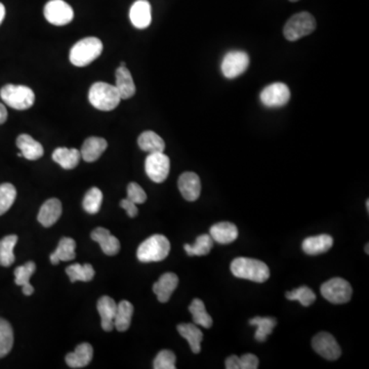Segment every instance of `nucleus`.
I'll use <instances>...</instances> for the list:
<instances>
[{"instance_id":"33","label":"nucleus","mask_w":369,"mask_h":369,"mask_svg":"<svg viewBox=\"0 0 369 369\" xmlns=\"http://www.w3.org/2000/svg\"><path fill=\"white\" fill-rule=\"evenodd\" d=\"M18 242V236L8 235L0 240V265L2 267H10L14 264L15 257L14 249Z\"/></svg>"},{"instance_id":"42","label":"nucleus","mask_w":369,"mask_h":369,"mask_svg":"<svg viewBox=\"0 0 369 369\" xmlns=\"http://www.w3.org/2000/svg\"><path fill=\"white\" fill-rule=\"evenodd\" d=\"M258 363V358L253 354H245L240 357V369H257Z\"/></svg>"},{"instance_id":"5","label":"nucleus","mask_w":369,"mask_h":369,"mask_svg":"<svg viewBox=\"0 0 369 369\" xmlns=\"http://www.w3.org/2000/svg\"><path fill=\"white\" fill-rule=\"evenodd\" d=\"M2 101L15 110H27L34 105L36 93L31 88L25 86L6 84L0 90Z\"/></svg>"},{"instance_id":"31","label":"nucleus","mask_w":369,"mask_h":369,"mask_svg":"<svg viewBox=\"0 0 369 369\" xmlns=\"http://www.w3.org/2000/svg\"><path fill=\"white\" fill-rule=\"evenodd\" d=\"M276 320L272 317L257 316L249 320V324L257 327L255 338L258 342H265L276 327Z\"/></svg>"},{"instance_id":"23","label":"nucleus","mask_w":369,"mask_h":369,"mask_svg":"<svg viewBox=\"0 0 369 369\" xmlns=\"http://www.w3.org/2000/svg\"><path fill=\"white\" fill-rule=\"evenodd\" d=\"M116 84L115 88L118 91L121 100H127L134 97L136 93V84L132 79V73L127 66H119L115 72Z\"/></svg>"},{"instance_id":"27","label":"nucleus","mask_w":369,"mask_h":369,"mask_svg":"<svg viewBox=\"0 0 369 369\" xmlns=\"http://www.w3.org/2000/svg\"><path fill=\"white\" fill-rule=\"evenodd\" d=\"M36 271V265L34 262H26L23 266H19L15 270V282L17 285L23 288V294L31 295L34 292L33 286L30 284V278Z\"/></svg>"},{"instance_id":"13","label":"nucleus","mask_w":369,"mask_h":369,"mask_svg":"<svg viewBox=\"0 0 369 369\" xmlns=\"http://www.w3.org/2000/svg\"><path fill=\"white\" fill-rule=\"evenodd\" d=\"M180 192L187 201H196L201 196V182L195 173L187 171L182 173L178 182Z\"/></svg>"},{"instance_id":"34","label":"nucleus","mask_w":369,"mask_h":369,"mask_svg":"<svg viewBox=\"0 0 369 369\" xmlns=\"http://www.w3.org/2000/svg\"><path fill=\"white\" fill-rule=\"evenodd\" d=\"M212 246H214V240L210 237V234H203V235L198 236L194 244H184V251L187 255L190 257L194 256H206L210 253Z\"/></svg>"},{"instance_id":"37","label":"nucleus","mask_w":369,"mask_h":369,"mask_svg":"<svg viewBox=\"0 0 369 369\" xmlns=\"http://www.w3.org/2000/svg\"><path fill=\"white\" fill-rule=\"evenodd\" d=\"M103 201V193L97 187L90 189L84 196V210L88 214H95L99 212Z\"/></svg>"},{"instance_id":"44","label":"nucleus","mask_w":369,"mask_h":369,"mask_svg":"<svg viewBox=\"0 0 369 369\" xmlns=\"http://www.w3.org/2000/svg\"><path fill=\"white\" fill-rule=\"evenodd\" d=\"M227 369H240V357L236 355L230 356L225 362Z\"/></svg>"},{"instance_id":"46","label":"nucleus","mask_w":369,"mask_h":369,"mask_svg":"<svg viewBox=\"0 0 369 369\" xmlns=\"http://www.w3.org/2000/svg\"><path fill=\"white\" fill-rule=\"evenodd\" d=\"M4 17H6V8H4L3 4L0 2V25H1L2 22H3Z\"/></svg>"},{"instance_id":"35","label":"nucleus","mask_w":369,"mask_h":369,"mask_svg":"<svg viewBox=\"0 0 369 369\" xmlns=\"http://www.w3.org/2000/svg\"><path fill=\"white\" fill-rule=\"evenodd\" d=\"M67 275L70 278L71 282L92 281L95 277V270H93L92 265L90 264H74L71 266L67 267Z\"/></svg>"},{"instance_id":"7","label":"nucleus","mask_w":369,"mask_h":369,"mask_svg":"<svg viewBox=\"0 0 369 369\" xmlns=\"http://www.w3.org/2000/svg\"><path fill=\"white\" fill-rule=\"evenodd\" d=\"M321 295L327 301L336 305L350 301L353 290L351 284L343 278H332L321 285Z\"/></svg>"},{"instance_id":"43","label":"nucleus","mask_w":369,"mask_h":369,"mask_svg":"<svg viewBox=\"0 0 369 369\" xmlns=\"http://www.w3.org/2000/svg\"><path fill=\"white\" fill-rule=\"evenodd\" d=\"M120 206L127 212L129 218H134V217L138 214V207H136V204L132 203L129 198L123 199V201H120Z\"/></svg>"},{"instance_id":"11","label":"nucleus","mask_w":369,"mask_h":369,"mask_svg":"<svg viewBox=\"0 0 369 369\" xmlns=\"http://www.w3.org/2000/svg\"><path fill=\"white\" fill-rule=\"evenodd\" d=\"M260 102L267 107L277 108L286 105L290 100V91L285 84L275 82L266 86L260 95Z\"/></svg>"},{"instance_id":"47","label":"nucleus","mask_w":369,"mask_h":369,"mask_svg":"<svg viewBox=\"0 0 369 369\" xmlns=\"http://www.w3.org/2000/svg\"><path fill=\"white\" fill-rule=\"evenodd\" d=\"M366 208H368V212H369V201H366Z\"/></svg>"},{"instance_id":"17","label":"nucleus","mask_w":369,"mask_h":369,"mask_svg":"<svg viewBox=\"0 0 369 369\" xmlns=\"http://www.w3.org/2000/svg\"><path fill=\"white\" fill-rule=\"evenodd\" d=\"M62 214V203L58 199L52 198L45 201L40 207L37 220L43 227H52L55 225Z\"/></svg>"},{"instance_id":"24","label":"nucleus","mask_w":369,"mask_h":369,"mask_svg":"<svg viewBox=\"0 0 369 369\" xmlns=\"http://www.w3.org/2000/svg\"><path fill=\"white\" fill-rule=\"evenodd\" d=\"M93 349L88 343L76 347L75 351L66 356V363L71 368H82L88 366L92 361Z\"/></svg>"},{"instance_id":"22","label":"nucleus","mask_w":369,"mask_h":369,"mask_svg":"<svg viewBox=\"0 0 369 369\" xmlns=\"http://www.w3.org/2000/svg\"><path fill=\"white\" fill-rule=\"evenodd\" d=\"M17 147L23 157L28 160H38L45 154L42 145L27 134H19L17 139Z\"/></svg>"},{"instance_id":"38","label":"nucleus","mask_w":369,"mask_h":369,"mask_svg":"<svg viewBox=\"0 0 369 369\" xmlns=\"http://www.w3.org/2000/svg\"><path fill=\"white\" fill-rule=\"evenodd\" d=\"M17 190L14 184L4 183L0 184V216L6 214L15 201H16Z\"/></svg>"},{"instance_id":"14","label":"nucleus","mask_w":369,"mask_h":369,"mask_svg":"<svg viewBox=\"0 0 369 369\" xmlns=\"http://www.w3.org/2000/svg\"><path fill=\"white\" fill-rule=\"evenodd\" d=\"M129 19L136 29H146L152 22L151 4L148 0H136L129 10Z\"/></svg>"},{"instance_id":"15","label":"nucleus","mask_w":369,"mask_h":369,"mask_svg":"<svg viewBox=\"0 0 369 369\" xmlns=\"http://www.w3.org/2000/svg\"><path fill=\"white\" fill-rule=\"evenodd\" d=\"M91 237L95 242L99 243L102 251L107 256H115L120 251V242L115 236L110 233L109 230L105 228H97L93 230Z\"/></svg>"},{"instance_id":"40","label":"nucleus","mask_w":369,"mask_h":369,"mask_svg":"<svg viewBox=\"0 0 369 369\" xmlns=\"http://www.w3.org/2000/svg\"><path fill=\"white\" fill-rule=\"evenodd\" d=\"M175 355L173 352L162 350L156 356L153 362V368L155 369H175Z\"/></svg>"},{"instance_id":"32","label":"nucleus","mask_w":369,"mask_h":369,"mask_svg":"<svg viewBox=\"0 0 369 369\" xmlns=\"http://www.w3.org/2000/svg\"><path fill=\"white\" fill-rule=\"evenodd\" d=\"M189 311L192 314L195 324L207 329L212 327V317L206 312L205 306L201 299H193L190 307H189Z\"/></svg>"},{"instance_id":"9","label":"nucleus","mask_w":369,"mask_h":369,"mask_svg":"<svg viewBox=\"0 0 369 369\" xmlns=\"http://www.w3.org/2000/svg\"><path fill=\"white\" fill-rule=\"evenodd\" d=\"M249 66V56L245 52L232 51L223 56L221 72L228 79L237 78L245 72Z\"/></svg>"},{"instance_id":"4","label":"nucleus","mask_w":369,"mask_h":369,"mask_svg":"<svg viewBox=\"0 0 369 369\" xmlns=\"http://www.w3.org/2000/svg\"><path fill=\"white\" fill-rule=\"evenodd\" d=\"M171 251V243L166 236L156 234L141 243L136 257L142 262H160L167 258Z\"/></svg>"},{"instance_id":"29","label":"nucleus","mask_w":369,"mask_h":369,"mask_svg":"<svg viewBox=\"0 0 369 369\" xmlns=\"http://www.w3.org/2000/svg\"><path fill=\"white\" fill-rule=\"evenodd\" d=\"M138 144L143 151L148 152L149 154L164 152L166 149L164 139L152 130L142 132L139 136Z\"/></svg>"},{"instance_id":"28","label":"nucleus","mask_w":369,"mask_h":369,"mask_svg":"<svg viewBox=\"0 0 369 369\" xmlns=\"http://www.w3.org/2000/svg\"><path fill=\"white\" fill-rule=\"evenodd\" d=\"M76 242L72 238L64 237L58 242V247L52 253L49 260L53 265H58L60 262H69L76 257Z\"/></svg>"},{"instance_id":"12","label":"nucleus","mask_w":369,"mask_h":369,"mask_svg":"<svg viewBox=\"0 0 369 369\" xmlns=\"http://www.w3.org/2000/svg\"><path fill=\"white\" fill-rule=\"evenodd\" d=\"M312 346L317 354L331 361L338 360L342 355V350L338 342L329 332H320L316 334L312 340Z\"/></svg>"},{"instance_id":"6","label":"nucleus","mask_w":369,"mask_h":369,"mask_svg":"<svg viewBox=\"0 0 369 369\" xmlns=\"http://www.w3.org/2000/svg\"><path fill=\"white\" fill-rule=\"evenodd\" d=\"M316 29V19L310 13L303 12L295 15L284 26L283 34L288 40L297 41L310 36Z\"/></svg>"},{"instance_id":"41","label":"nucleus","mask_w":369,"mask_h":369,"mask_svg":"<svg viewBox=\"0 0 369 369\" xmlns=\"http://www.w3.org/2000/svg\"><path fill=\"white\" fill-rule=\"evenodd\" d=\"M127 198L136 204H143L146 203L147 194L140 184L132 182L127 186Z\"/></svg>"},{"instance_id":"25","label":"nucleus","mask_w":369,"mask_h":369,"mask_svg":"<svg viewBox=\"0 0 369 369\" xmlns=\"http://www.w3.org/2000/svg\"><path fill=\"white\" fill-rule=\"evenodd\" d=\"M179 333L188 340L191 351L194 354L201 353V342L203 340V333L196 324L193 323H182L178 325Z\"/></svg>"},{"instance_id":"3","label":"nucleus","mask_w":369,"mask_h":369,"mask_svg":"<svg viewBox=\"0 0 369 369\" xmlns=\"http://www.w3.org/2000/svg\"><path fill=\"white\" fill-rule=\"evenodd\" d=\"M88 101L95 109L108 112L118 107L121 97L115 86L99 81L91 86Z\"/></svg>"},{"instance_id":"30","label":"nucleus","mask_w":369,"mask_h":369,"mask_svg":"<svg viewBox=\"0 0 369 369\" xmlns=\"http://www.w3.org/2000/svg\"><path fill=\"white\" fill-rule=\"evenodd\" d=\"M134 306L129 301H121L117 305L116 315L114 318V329L118 331H125L129 329L132 323Z\"/></svg>"},{"instance_id":"20","label":"nucleus","mask_w":369,"mask_h":369,"mask_svg":"<svg viewBox=\"0 0 369 369\" xmlns=\"http://www.w3.org/2000/svg\"><path fill=\"white\" fill-rule=\"evenodd\" d=\"M97 311L101 316L102 329L112 331L114 329V318L117 311V304L110 297H102L97 301Z\"/></svg>"},{"instance_id":"26","label":"nucleus","mask_w":369,"mask_h":369,"mask_svg":"<svg viewBox=\"0 0 369 369\" xmlns=\"http://www.w3.org/2000/svg\"><path fill=\"white\" fill-rule=\"evenodd\" d=\"M81 154L79 150L69 148H56L53 153V160L64 169H73L79 164Z\"/></svg>"},{"instance_id":"18","label":"nucleus","mask_w":369,"mask_h":369,"mask_svg":"<svg viewBox=\"0 0 369 369\" xmlns=\"http://www.w3.org/2000/svg\"><path fill=\"white\" fill-rule=\"evenodd\" d=\"M108 143L105 139L99 136H91L84 141L80 154L84 162H95L101 157L102 154L107 149Z\"/></svg>"},{"instance_id":"10","label":"nucleus","mask_w":369,"mask_h":369,"mask_svg":"<svg viewBox=\"0 0 369 369\" xmlns=\"http://www.w3.org/2000/svg\"><path fill=\"white\" fill-rule=\"evenodd\" d=\"M45 19L55 26L68 25L74 18L73 8L64 0H51L43 10Z\"/></svg>"},{"instance_id":"2","label":"nucleus","mask_w":369,"mask_h":369,"mask_svg":"<svg viewBox=\"0 0 369 369\" xmlns=\"http://www.w3.org/2000/svg\"><path fill=\"white\" fill-rule=\"evenodd\" d=\"M103 52V42L97 37H86L77 41L70 51L71 64L76 67L88 66Z\"/></svg>"},{"instance_id":"16","label":"nucleus","mask_w":369,"mask_h":369,"mask_svg":"<svg viewBox=\"0 0 369 369\" xmlns=\"http://www.w3.org/2000/svg\"><path fill=\"white\" fill-rule=\"evenodd\" d=\"M178 284H179V278L175 273H166L162 275L153 285V292L157 295L158 301L160 303H167L178 288Z\"/></svg>"},{"instance_id":"48","label":"nucleus","mask_w":369,"mask_h":369,"mask_svg":"<svg viewBox=\"0 0 369 369\" xmlns=\"http://www.w3.org/2000/svg\"><path fill=\"white\" fill-rule=\"evenodd\" d=\"M368 245H369V244H368H368H366V253H368H368H369V251H368Z\"/></svg>"},{"instance_id":"21","label":"nucleus","mask_w":369,"mask_h":369,"mask_svg":"<svg viewBox=\"0 0 369 369\" xmlns=\"http://www.w3.org/2000/svg\"><path fill=\"white\" fill-rule=\"evenodd\" d=\"M333 245V238L327 234L306 238L301 244V249L309 256H318L327 253Z\"/></svg>"},{"instance_id":"49","label":"nucleus","mask_w":369,"mask_h":369,"mask_svg":"<svg viewBox=\"0 0 369 369\" xmlns=\"http://www.w3.org/2000/svg\"><path fill=\"white\" fill-rule=\"evenodd\" d=\"M290 1L295 2V1H299V0H290Z\"/></svg>"},{"instance_id":"19","label":"nucleus","mask_w":369,"mask_h":369,"mask_svg":"<svg viewBox=\"0 0 369 369\" xmlns=\"http://www.w3.org/2000/svg\"><path fill=\"white\" fill-rule=\"evenodd\" d=\"M210 237L214 242L220 244H229L238 238V229L234 223L229 221H221L212 226L210 230Z\"/></svg>"},{"instance_id":"36","label":"nucleus","mask_w":369,"mask_h":369,"mask_svg":"<svg viewBox=\"0 0 369 369\" xmlns=\"http://www.w3.org/2000/svg\"><path fill=\"white\" fill-rule=\"evenodd\" d=\"M14 345V331L8 321L0 318V358L6 357Z\"/></svg>"},{"instance_id":"1","label":"nucleus","mask_w":369,"mask_h":369,"mask_svg":"<svg viewBox=\"0 0 369 369\" xmlns=\"http://www.w3.org/2000/svg\"><path fill=\"white\" fill-rule=\"evenodd\" d=\"M231 272L241 279L262 283L270 277L269 267L256 258H237L231 262Z\"/></svg>"},{"instance_id":"39","label":"nucleus","mask_w":369,"mask_h":369,"mask_svg":"<svg viewBox=\"0 0 369 369\" xmlns=\"http://www.w3.org/2000/svg\"><path fill=\"white\" fill-rule=\"evenodd\" d=\"M285 297L290 301H299L304 307H309L316 299V295L314 294L313 290L307 286H301L297 290L286 292Z\"/></svg>"},{"instance_id":"45","label":"nucleus","mask_w":369,"mask_h":369,"mask_svg":"<svg viewBox=\"0 0 369 369\" xmlns=\"http://www.w3.org/2000/svg\"><path fill=\"white\" fill-rule=\"evenodd\" d=\"M8 119V110L3 104L0 103V125H3Z\"/></svg>"},{"instance_id":"8","label":"nucleus","mask_w":369,"mask_h":369,"mask_svg":"<svg viewBox=\"0 0 369 369\" xmlns=\"http://www.w3.org/2000/svg\"><path fill=\"white\" fill-rule=\"evenodd\" d=\"M145 171L154 183H164L171 171V160L164 152L151 153L145 162Z\"/></svg>"}]
</instances>
